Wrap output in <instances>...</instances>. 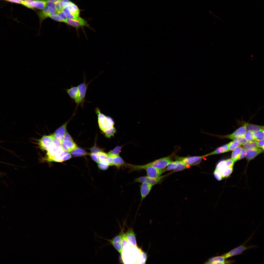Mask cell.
Masks as SVG:
<instances>
[{"instance_id":"51","label":"cell","mask_w":264,"mask_h":264,"mask_svg":"<svg viewBox=\"0 0 264 264\" xmlns=\"http://www.w3.org/2000/svg\"><path fill=\"white\" fill-rule=\"evenodd\" d=\"M258 147L262 148L264 149V139L257 141Z\"/></svg>"},{"instance_id":"37","label":"cell","mask_w":264,"mask_h":264,"mask_svg":"<svg viewBox=\"0 0 264 264\" xmlns=\"http://www.w3.org/2000/svg\"><path fill=\"white\" fill-rule=\"evenodd\" d=\"M179 162V161L172 162L167 166V167L166 168V171H170L176 169L177 167Z\"/></svg>"},{"instance_id":"43","label":"cell","mask_w":264,"mask_h":264,"mask_svg":"<svg viewBox=\"0 0 264 264\" xmlns=\"http://www.w3.org/2000/svg\"><path fill=\"white\" fill-rule=\"evenodd\" d=\"M98 168L102 170H106L109 168V165L99 162L97 163Z\"/></svg>"},{"instance_id":"3","label":"cell","mask_w":264,"mask_h":264,"mask_svg":"<svg viewBox=\"0 0 264 264\" xmlns=\"http://www.w3.org/2000/svg\"><path fill=\"white\" fill-rule=\"evenodd\" d=\"M60 142L55 137L53 140L52 146L47 151L46 156L44 160L48 162L54 157L64 150L61 147Z\"/></svg>"},{"instance_id":"25","label":"cell","mask_w":264,"mask_h":264,"mask_svg":"<svg viewBox=\"0 0 264 264\" xmlns=\"http://www.w3.org/2000/svg\"><path fill=\"white\" fill-rule=\"evenodd\" d=\"M243 145V148L247 150L258 148L257 146V142L256 141H248Z\"/></svg>"},{"instance_id":"7","label":"cell","mask_w":264,"mask_h":264,"mask_svg":"<svg viewBox=\"0 0 264 264\" xmlns=\"http://www.w3.org/2000/svg\"><path fill=\"white\" fill-rule=\"evenodd\" d=\"M55 138L53 134L49 135L43 136L39 141V145L41 149L48 151L52 146Z\"/></svg>"},{"instance_id":"21","label":"cell","mask_w":264,"mask_h":264,"mask_svg":"<svg viewBox=\"0 0 264 264\" xmlns=\"http://www.w3.org/2000/svg\"><path fill=\"white\" fill-rule=\"evenodd\" d=\"M247 131L252 132L264 130V126L255 125L248 123L244 124Z\"/></svg>"},{"instance_id":"23","label":"cell","mask_w":264,"mask_h":264,"mask_svg":"<svg viewBox=\"0 0 264 264\" xmlns=\"http://www.w3.org/2000/svg\"><path fill=\"white\" fill-rule=\"evenodd\" d=\"M112 158L113 165L115 166L118 168H120L122 166H126L127 164L119 156Z\"/></svg>"},{"instance_id":"33","label":"cell","mask_w":264,"mask_h":264,"mask_svg":"<svg viewBox=\"0 0 264 264\" xmlns=\"http://www.w3.org/2000/svg\"><path fill=\"white\" fill-rule=\"evenodd\" d=\"M255 141H257L264 139V130L253 132Z\"/></svg>"},{"instance_id":"28","label":"cell","mask_w":264,"mask_h":264,"mask_svg":"<svg viewBox=\"0 0 264 264\" xmlns=\"http://www.w3.org/2000/svg\"><path fill=\"white\" fill-rule=\"evenodd\" d=\"M246 132L245 126L244 125L236 130L232 133L231 134L233 136L241 137H244Z\"/></svg>"},{"instance_id":"47","label":"cell","mask_w":264,"mask_h":264,"mask_svg":"<svg viewBox=\"0 0 264 264\" xmlns=\"http://www.w3.org/2000/svg\"><path fill=\"white\" fill-rule=\"evenodd\" d=\"M89 155L92 159L95 162L97 163L99 162L98 156L96 154L91 153Z\"/></svg>"},{"instance_id":"17","label":"cell","mask_w":264,"mask_h":264,"mask_svg":"<svg viewBox=\"0 0 264 264\" xmlns=\"http://www.w3.org/2000/svg\"><path fill=\"white\" fill-rule=\"evenodd\" d=\"M61 146V147L64 151L68 152H71L77 147V145L73 141L67 140H63Z\"/></svg>"},{"instance_id":"8","label":"cell","mask_w":264,"mask_h":264,"mask_svg":"<svg viewBox=\"0 0 264 264\" xmlns=\"http://www.w3.org/2000/svg\"><path fill=\"white\" fill-rule=\"evenodd\" d=\"M164 176H160L156 178H151L147 176H141L135 179L134 182L142 183L145 182L153 186L160 183Z\"/></svg>"},{"instance_id":"30","label":"cell","mask_w":264,"mask_h":264,"mask_svg":"<svg viewBox=\"0 0 264 264\" xmlns=\"http://www.w3.org/2000/svg\"><path fill=\"white\" fill-rule=\"evenodd\" d=\"M225 137L233 140L234 141H239L240 142L241 145H242L248 142L244 137L233 136L231 134L225 136Z\"/></svg>"},{"instance_id":"40","label":"cell","mask_w":264,"mask_h":264,"mask_svg":"<svg viewBox=\"0 0 264 264\" xmlns=\"http://www.w3.org/2000/svg\"><path fill=\"white\" fill-rule=\"evenodd\" d=\"M57 13L62 21V22L65 23L67 18L65 13L62 11L57 12Z\"/></svg>"},{"instance_id":"13","label":"cell","mask_w":264,"mask_h":264,"mask_svg":"<svg viewBox=\"0 0 264 264\" xmlns=\"http://www.w3.org/2000/svg\"><path fill=\"white\" fill-rule=\"evenodd\" d=\"M234 260L226 261L222 256H216L209 259L205 263L207 264H232L234 263Z\"/></svg>"},{"instance_id":"24","label":"cell","mask_w":264,"mask_h":264,"mask_svg":"<svg viewBox=\"0 0 264 264\" xmlns=\"http://www.w3.org/2000/svg\"><path fill=\"white\" fill-rule=\"evenodd\" d=\"M71 154L74 156L77 157L89 154L84 150L78 147L71 151Z\"/></svg>"},{"instance_id":"11","label":"cell","mask_w":264,"mask_h":264,"mask_svg":"<svg viewBox=\"0 0 264 264\" xmlns=\"http://www.w3.org/2000/svg\"><path fill=\"white\" fill-rule=\"evenodd\" d=\"M70 119L58 128L53 133L55 138L59 140L61 144L63 141L64 135L66 131L67 124Z\"/></svg>"},{"instance_id":"18","label":"cell","mask_w":264,"mask_h":264,"mask_svg":"<svg viewBox=\"0 0 264 264\" xmlns=\"http://www.w3.org/2000/svg\"><path fill=\"white\" fill-rule=\"evenodd\" d=\"M204 155L201 156H190L182 157L179 158V160H182L187 165H193V164L199 159L202 158Z\"/></svg>"},{"instance_id":"19","label":"cell","mask_w":264,"mask_h":264,"mask_svg":"<svg viewBox=\"0 0 264 264\" xmlns=\"http://www.w3.org/2000/svg\"><path fill=\"white\" fill-rule=\"evenodd\" d=\"M263 149L259 148L247 150L246 158L248 160H250L263 152Z\"/></svg>"},{"instance_id":"5","label":"cell","mask_w":264,"mask_h":264,"mask_svg":"<svg viewBox=\"0 0 264 264\" xmlns=\"http://www.w3.org/2000/svg\"><path fill=\"white\" fill-rule=\"evenodd\" d=\"M172 162L170 157H167L156 160L151 162L144 165L159 169L165 168Z\"/></svg>"},{"instance_id":"15","label":"cell","mask_w":264,"mask_h":264,"mask_svg":"<svg viewBox=\"0 0 264 264\" xmlns=\"http://www.w3.org/2000/svg\"><path fill=\"white\" fill-rule=\"evenodd\" d=\"M65 89L71 99L77 104L78 98V91L77 86H72L69 88Z\"/></svg>"},{"instance_id":"10","label":"cell","mask_w":264,"mask_h":264,"mask_svg":"<svg viewBox=\"0 0 264 264\" xmlns=\"http://www.w3.org/2000/svg\"><path fill=\"white\" fill-rule=\"evenodd\" d=\"M56 13H57L56 10L49 6H46L43 10L38 13L40 24H41L44 20L51 15Z\"/></svg>"},{"instance_id":"16","label":"cell","mask_w":264,"mask_h":264,"mask_svg":"<svg viewBox=\"0 0 264 264\" xmlns=\"http://www.w3.org/2000/svg\"><path fill=\"white\" fill-rule=\"evenodd\" d=\"M30 8H36L40 10L43 9L47 6V0H37L29 2Z\"/></svg>"},{"instance_id":"53","label":"cell","mask_w":264,"mask_h":264,"mask_svg":"<svg viewBox=\"0 0 264 264\" xmlns=\"http://www.w3.org/2000/svg\"><path fill=\"white\" fill-rule=\"evenodd\" d=\"M225 160H222L220 161L217 164L216 168V170H218L220 168L224 163Z\"/></svg>"},{"instance_id":"31","label":"cell","mask_w":264,"mask_h":264,"mask_svg":"<svg viewBox=\"0 0 264 264\" xmlns=\"http://www.w3.org/2000/svg\"><path fill=\"white\" fill-rule=\"evenodd\" d=\"M96 154L98 156L99 162L109 165L107 160L108 156L107 154L102 151Z\"/></svg>"},{"instance_id":"48","label":"cell","mask_w":264,"mask_h":264,"mask_svg":"<svg viewBox=\"0 0 264 264\" xmlns=\"http://www.w3.org/2000/svg\"><path fill=\"white\" fill-rule=\"evenodd\" d=\"M49 17L55 21L62 22L61 20L57 13L51 15Z\"/></svg>"},{"instance_id":"58","label":"cell","mask_w":264,"mask_h":264,"mask_svg":"<svg viewBox=\"0 0 264 264\" xmlns=\"http://www.w3.org/2000/svg\"><path fill=\"white\" fill-rule=\"evenodd\" d=\"M22 0L23 1H33V0Z\"/></svg>"},{"instance_id":"46","label":"cell","mask_w":264,"mask_h":264,"mask_svg":"<svg viewBox=\"0 0 264 264\" xmlns=\"http://www.w3.org/2000/svg\"><path fill=\"white\" fill-rule=\"evenodd\" d=\"M247 150L244 148H242L241 153L239 160L243 158L246 156Z\"/></svg>"},{"instance_id":"14","label":"cell","mask_w":264,"mask_h":264,"mask_svg":"<svg viewBox=\"0 0 264 264\" xmlns=\"http://www.w3.org/2000/svg\"><path fill=\"white\" fill-rule=\"evenodd\" d=\"M126 234L128 244L131 246H134L138 249L136 235L133 229L131 228L128 229Z\"/></svg>"},{"instance_id":"32","label":"cell","mask_w":264,"mask_h":264,"mask_svg":"<svg viewBox=\"0 0 264 264\" xmlns=\"http://www.w3.org/2000/svg\"><path fill=\"white\" fill-rule=\"evenodd\" d=\"M114 124V122L110 116H106L105 122V130L113 127Z\"/></svg>"},{"instance_id":"44","label":"cell","mask_w":264,"mask_h":264,"mask_svg":"<svg viewBox=\"0 0 264 264\" xmlns=\"http://www.w3.org/2000/svg\"><path fill=\"white\" fill-rule=\"evenodd\" d=\"M91 153L97 154L102 152L100 149L97 147L95 144L90 149Z\"/></svg>"},{"instance_id":"38","label":"cell","mask_w":264,"mask_h":264,"mask_svg":"<svg viewBox=\"0 0 264 264\" xmlns=\"http://www.w3.org/2000/svg\"><path fill=\"white\" fill-rule=\"evenodd\" d=\"M244 137L247 141H255L253 135V132L251 131H247L246 132Z\"/></svg>"},{"instance_id":"9","label":"cell","mask_w":264,"mask_h":264,"mask_svg":"<svg viewBox=\"0 0 264 264\" xmlns=\"http://www.w3.org/2000/svg\"><path fill=\"white\" fill-rule=\"evenodd\" d=\"M65 23L76 29L83 26L89 27V25L87 22L80 17L76 19L67 18Z\"/></svg>"},{"instance_id":"34","label":"cell","mask_w":264,"mask_h":264,"mask_svg":"<svg viewBox=\"0 0 264 264\" xmlns=\"http://www.w3.org/2000/svg\"><path fill=\"white\" fill-rule=\"evenodd\" d=\"M228 145L229 151H232L240 146L241 144L239 141H234L230 142L228 144Z\"/></svg>"},{"instance_id":"27","label":"cell","mask_w":264,"mask_h":264,"mask_svg":"<svg viewBox=\"0 0 264 264\" xmlns=\"http://www.w3.org/2000/svg\"><path fill=\"white\" fill-rule=\"evenodd\" d=\"M123 231L122 230L119 234L111 240L106 239L108 241L110 244L117 243H122V237L123 233Z\"/></svg>"},{"instance_id":"41","label":"cell","mask_w":264,"mask_h":264,"mask_svg":"<svg viewBox=\"0 0 264 264\" xmlns=\"http://www.w3.org/2000/svg\"><path fill=\"white\" fill-rule=\"evenodd\" d=\"M214 175L215 177L218 180L220 181L223 178L218 170H215L214 172Z\"/></svg>"},{"instance_id":"39","label":"cell","mask_w":264,"mask_h":264,"mask_svg":"<svg viewBox=\"0 0 264 264\" xmlns=\"http://www.w3.org/2000/svg\"><path fill=\"white\" fill-rule=\"evenodd\" d=\"M56 10V12L62 11L64 8L62 0H58L54 3Z\"/></svg>"},{"instance_id":"4","label":"cell","mask_w":264,"mask_h":264,"mask_svg":"<svg viewBox=\"0 0 264 264\" xmlns=\"http://www.w3.org/2000/svg\"><path fill=\"white\" fill-rule=\"evenodd\" d=\"M63 11L65 13L68 18L76 19L79 17L80 11L77 6L71 2Z\"/></svg>"},{"instance_id":"29","label":"cell","mask_w":264,"mask_h":264,"mask_svg":"<svg viewBox=\"0 0 264 264\" xmlns=\"http://www.w3.org/2000/svg\"><path fill=\"white\" fill-rule=\"evenodd\" d=\"M122 147L118 146L116 147L113 150L110 151L107 154L108 156L113 158L119 156Z\"/></svg>"},{"instance_id":"1","label":"cell","mask_w":264,"mask_h":264,"mask_svg":"<svg viewBox=\"0 0 264 264\" xmlns=\"http://www.w3.org/2000/svg\"><path fill=\"white\" fill-rule=\"evenodd\" d=\"M127 166L130 168L131 171L144 169L146 171L147 176L153 178L159 177L166 171V168L159 169L150 166H145L144 165H136L128 164Z\"/></svg>"},{"instance_id":"12","label":"cell","mask_w":264,"mask_h":264,"mask_svg":"<svg viewBox=\"0 0 264 264\" xmlns=\"http://www.w3.org/2000/svg\"><path fill=\"white\" fill-rule=\"evenodd\" d=\"M153 186L152 185L147 182H145L142 183L140 187L141 203L149 194Z\"/></svg>"},{"instance_id":"2","label":"cell","mask_w":264,"mask_h":264,"mask_svg":"<svg viewBox=\"0 0 264 264\" xmlns=\"http://www.w3.org/2000/svg\"><path fill=\"white\" fill-rule=\"evenodd\" d=\"M86 79L85 76H84L83 82L77 86L78 91V98L77 103L76 104L75 111L76 110L79 105L82 108H84V103L86 101L85 100V98L86 92L88 89V86L90 83L94 79L91 80L88 83H86Z\"/></svg>"},{"instance_id":"6","label":"cell","mask_w":264,"mask_h":264,"mask_svg":"<svg viewBox=\"0 0 264 264\" xmlns=\"http://www.w3.org/2000/svg\"><path fill=\"white\" fill-rule=\"evenodd\" d=\"M256 247V246H246L242 244L232 249L228 253L222 255V256L225 259L240 254L246 250Z\"/></svg>"},{"instance_id":"55","label":"cell","mask_w":264,"mask_h":264,"mask_svg":"<svg viewBox=\"0 0 264 264\" xmlns=\"http://www.w3.org/2000/svg\"><path fill=\"white\" fill-rule=\"evenodd\" d=\"M64 8L67 6L71 1L68 0H62Z\"/></svg>"},{"instance_id":"42","label":"cell","mask_w":264,"mask_h":264,"mask_svg":"<svg viewBox=\"0 0 264 264\" xmlns=\"http://www.w3.org/2000/svg\"><path fill=\"white\" fill-rule=\"evenodd\" d=\"M234 162L231 159H229L225 160L224 164L227 167H233Z\"/></svg>"},{"instance_id":"35","label":"cell","mask_w":264,"mask_h":264,"mask_svg":"<svg viewBox=\"0 0 264 264\" xmlns=\"http://www.w3.org/2000/svg\"><path fill=\"white\" fill-rule=\"evenodd\" d=\"M177 167L174 170V172L179 171L186 169L187 165L182 160H179Z\"/></svg>"},{"instance_id":"45","label":"cell","mask_w":264,"mask_h":264,"mask_svg":"<svg viewBox=\"0 0 264 264\" xmlns=\"http://www.w3.org/2000/svg\"><path fill=\"white\" fill-rule=\"evenodd\" d=\"M127 243L128 244L127 241L126 233L123 232L122 237V249L124 246Z\"/></svg>"},{"instance_id":"26","label":"cell","mask_w":264,"mask_h":264,"mask_svg":"<svg viewBox=\"0 0 264 264\" xmlns=\"http://www.w3.org/2000/svg\"><path fill=\"white\" fill-rule=\"evenodd\" d=\"M242 147L239 146L234 149L231 155V159L234 162L239 160L240 155Z\"/></svg>"},{"instance_id":"49","label":"cell","mask_w":264,"mask_h":264,"mask_svg":"<svg viewBox=\"0 0 264 264\" xmlns=\"http://www.w3.org/2000/svg\"><path fill=\"white\" fill-rule=\"evenodd\" d=\"M63 140H67L73 141L72 137L67 131H66L64 135Z\"/></svg>"},{"instance_id":"52","label":"cell","mask_w":264,"mask_h":264,"mask_svg":"<svg viewBox=\"0 0 264 264\" xmlns=\"http://www.w3.org/2000/svg\"><path fill=\"white\" fill-rule=\"evenodd\" d=\"M47 6H49L56 11L55 5L54 3L48 0H47Z\"/></svg>"},{"instance_id":"20","label":"cell","mask_w":264,"mask_h":264,"mask_svg":"<svg viewBox=\"0 0 264 264\" xmlns=\"http://www.w3.org/2000/svg\"><path fill=\"white\" fill-rule=\"evenodd\" d=\"M224 164L218 170L223 178L229 177L232 173L233 170V167H227Z\"/></svg>"},{"instance_id":"54","label":"cell","mask_w":264,"mask_h":264,"mask_svg":"<svg viewBox=\"0 0 264 264\" xmlns=\"http://www.w3.org/2000/svg\"><path fill=\"white\" fill-rule=\"evenodd\" d=\"M6 1L13 3L22 4L23 1L22 0H6Z\"/></svg>"},{"instance_id":"22","label":"cell","mask_w":264,"mask_h":264,"mask_svg":"<svg viewBox=\"0 0 264 264\" xmlns=\"http://www.w3.org/2000/svg\"><path fill=\"white\" fill-rule=\"evenodd\" d=\"M228 144L219 148L214 151L204 155V157L217 154H220L229 151Z\"/></svg>"},{"instance_id":"50","label":"cell","mask_w":264,"mask_h":264,"mask_svg":"<svg viewBox=\"0 0 264 264\" xmlns=\"http://www.w3.org/2000/svg\"><path fill=\"white\" fill-rule=\"evenodd\" d=\"M138 249L139 250L140 253H141V254L143 257V260L144 263H145L147 259L146 253L143 252L142 250L141 249L138 248Z\"/></svg>"},{"instance_id":"36","label":"cell","mask_w":264,"mask_h":264,"mask_svg":"<svg viewBox=\"0 0 264 264\" xmlns=\"http://www.w3.org/2000/svg\"><path fill=\"white\" fill-rule=\"evenodd\" d=\"M116 131L115 128L113 127L110 129L105 130L104 132L105 133L106 137L110 138L111 136H113Z\"/></svg>"},{"instance_id":"56","label":"cell","mask_w":264,"mask_h":264,"mask_svg":"<svg viewBox=\"0 0 264 264\" xmlns=\"http://www.w3.org/2000/svg\"><path fill=\"white\" fill-rule=\"evenodd\" d=\"M107 160L109 165H113V159L112 158L108 156Z\"/></svg>"},{"instance_id":"57","label":"cell","mask_w":264,"mask_h":264,"mask_svg":"<svg viewBox=\"0 0 264 264\" xmlns=\"http://www.w3.org/2000/svg\"><path fill=\"white\" fill-rule=\"evenodd\" d=\"M49 0L50 1H51V2H52L54 3H55L57 1H58V0Z\"/></svg>"}]
</instances>
